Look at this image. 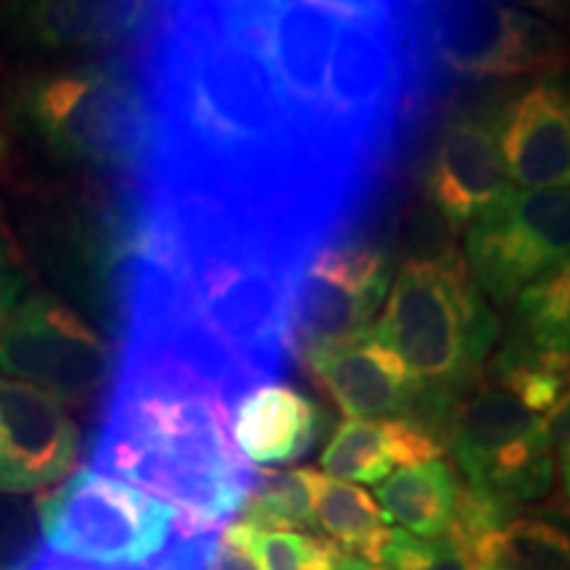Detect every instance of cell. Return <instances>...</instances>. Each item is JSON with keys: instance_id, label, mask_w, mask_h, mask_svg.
Wrapping results in <instances>:
<instances>
[{"instance_id": "cell-34", "label": "cell", "mask_w": 570, "mask_h": 570, "mask_svg": "<svg viewBox=\"0 0 570 570\" xmlns=\"http://www.w3.org/2000/svg\"><path fill=\"white\" fill-rule=\"evenodd\" d=\"M3 154H6V138L0 135V161H3Z\"/></svg>"}, {"instance_id": "cell-31", "label": "cell", "mask_w": 570, "mask_h": 570, "mask_svg": "<svg viewBox=\"0 0 570 570\" xmlns=\"http://www.w3.org/2000/svg\"><path fill=\"white\" fill-rule=\"evenodd\" d=\"M560 481H562V508H566V518H570V446L560 449Z\"/></svg>"}, {"instance_id": "cell-23", "label": "cell", "mask_w": 570, "mask_h": 570, "mask_svg": "<svg viewBox=\"0 0 570 570\" xmlns=\"http://www.w3.org/2000/svg\"><path fill=\"white\" fill-rule=\"evenodd\" d=\"M570 373V262L515 298V341Z\"/></svg>"}, {"instance_id": "cell-32", "label": "cell", "mask_w": 570, "mask_h": 570, "mask_svg": "<svg viewBox=\"0 0 570 570\" xmlns=\"http://www.w3.org/2000/svg\"><path fill=\"white\" fill-rule=\"evenodd\" d=\"M30 570H85V568L82 566H71V562H67V560H59V558H53V554L42 552L40 558L32 562Z\"/></svg>"}, {"instance_id": "cell-4", "label": "cell", "mask_w": 570, "mask_h": 570, "mask_svg": "<svg viewBox=\"0 0 570 570\" xmlns=\"http://www.w3.org/2000/svg\"><path fill=\"white\" fill-rule=\"evenodd\" d=\"M6 109L17 130L61 167L138 183L151 111L138 63L125 56L51 63L13 77Z\"/></svg>"}, {"instance_id": "cell-21", "label": "cell", "mask_w": 570, "mask_h": 570, "mask_svg": "<svg viewBox=\"0 0 570 570\" xmlns=\"http://www.w3.org/2000/svg\"><path fill=\"white\" fill-rule=\"evenodd\" d=\"M475 570H570V518L515 515L475 541Z\"/></svg>"}, {"instance_id": "cell-5", "label": "cell", "mask_w": 570, "mask_h": 570, "mask_svg": "<svg viewBox=\"0 0 570 570\" xmlns=\"http://www.w3.org/2000/svg\"><path fill=\"white\" fill-rule=\"evenodd\" d=\"M373 327L417 381V423L425 428L428 420L444 423L454 399L479 381L499 336L487 296L454 248L404 262Z\"/></svg>"}, {"instance_id": "cell-6", "label": "cell", "mask_w": 570, "mask_h": 570, "mask_svg": "<svg viewBox=\"0 0 570 570\" xmlns=\"http://www.w3.org/2000/svg\"><path fill=\"white\" fill-rule=\"evenodd\" d=\"M35 510L42 552L82 568L138 566L177 537L173 508L90 465L40 494Z\"/></svg>"}, {"instance_id": "cell-18", "label": "cell", "mask_w": 570, "mask_h": 570, "mask_svg": "<svg viewBox=\"0 0 570 570\" xmlns=\"http://www.w3.org/2000/svg\"><path fill=\"white\" fill-rule=\"evenodd\" d=\"M325 415L309 396L285 383H265L233 407V441L256 465H294L315 449Z\"/></svg>"}, {"instance_id": "cell-29", "label": "cell", "mask_w": 570, "mask_h": 570, "mask_svg": "<svg viewBox=\"0 0 570 570\" xmlns=\"http://www.w3.org/2000/svg\"><path fill=\"white\" fill-rule=\"evenodd\" d=\"M217 537H175L159 558L122 568H85V570H206Z\"/></svg>"}, {"instance_id": "cell-8", "label": "cell", "mask_w": 570, "mask_h": 570, "mask_svg": "<svg viewBox=\"0 0 570 570\" xmlns=\"http://www.w3.org/2000/svg\"><path fill=\"white\" fill-rule=\"evenodd\" d=\"M468 491L497 510L518 515L523 504L550 494L554 483V452L544 423L510 391L491 383H473L454 399L444 423Z\"/></svg>"}, {"instance_id": "cell-26", "label": "cell", "mask_w": 570, "mask_h": 570, "mask_svg": "<svg viewBox=\"0 0 570 570\" xmlns=\"http://www.w3.org/2000/svg\"><path fill=\"white\" fill-rule=\"evenodd\" d=\"M262 570H338L336 547L312 533L256 531Z\"/></svg>"}, {"instance_id": "cell-13", "label": "cell", "mask_w": 570, "mask_h": 570, "mask_svg": "<svg viewBox=\"0 0 570 570\" xmlns=\"http://www.w3.org/2000/svg\"><path fill=\"white\" fill-rule=\"evenodd\" d=\"M154 13L148 3H3L0 46L40 67L109 59L138 51Z\"/></svg>"}, {"instance_id": "cell-24", "label": "cell", "mask_w": 570, "mask_h": 570, "mask_svg": "<svg viewBox=\"0 0 570 570\" xmlns=\"http://www.w3.org/2000/svg\"><path fill=\"white\" fill-rule=\"evenodd\" d=\"M325 475L315 468L256 470L252 491L235 518H244L259 531H315L317 491Z\"/></svg>"}, {"instance_id": "cell-15", "label": "cell", "mask_w": 570, "mask_h": 570, "mask_svg": "<svg viewBox=\"0 0 570 570\" xmlns=\"http://www.w3.org/2000/svg\"><path fill=\"white\" fill-rule=\"evenodd\" d=\"M302 356L306 373L354 420H386L410 415L417 420L420 386L399 356L367 325L352 336L309 348Z\"/></svg>"}, {"instance_id": "cell-16", "label": "cell", "mask_w": 570, "mask_h": 570, "mask_svg": "<svg viewBox=\"0 0 570 570\" xmlns=\"http://www.w3.org/2000/svg\"><path fill=\"white\" fill-rule=\"evenodd\" d=\"M510 190L494 127L479 117L441 125L425 169V196L452 230H468Z\"/></svg>"}, {"instance_id": "cell-2", "label": "cell", "mask_w": 570, "mask_h": 570, "mask_svg": "<svg viewBox=\"0 0 570 570\" xmlns=\"http://www.w3.org/2000/svg\"><path fill=\"white\" fill-rule=\"evenodd\" d=\"M315 238L256 214L135 198L117 288L119 354L161 356L238 399L294 360Z\"/></svg>"}, {"instance_id": "cell-19", "label": "cell", "mask_w": 570, "mask_h": 570, "mask_svg": "<svg viewBox=\"0 0 570 570\" xmlns=\"http://www.w3.org/2000/svg\"><path fill=\"white\" fill-rule=\"evenodd\" d=\"M441 452L436 433L417 420H348L327 441L320 465L336 481L381 483L396 470L439 460Z\"/></svg>"}, {"instance_id": "cell-35", "label": "cell", "mask_w": 570, "mask_h": 570, "mask_svg": "<svg viewBox=\"0 0 570 570\" xmlns=\"http://www.w3.org/2000/svg\"><path fill=\"white\" fill-rule=\"evenodd\" d=\"M473 570H475V568H473Z\"/></svg>"}, {"instance_id": "cell-20", "label": "cell", "mask_w": 570, "mask_h": 570, "mask_svg": "<svg viewBox=\"0 0 570 570\" xmlns=\"http://www.w3.org/2000/svg\"><path fill=\"white\" fill-rule=\"evenodd\" d=\"M460 481L444 460L410 465L375 487V499L389 520L423 539H441L452 529Z\"/></svg>"}, {"instance_id": "cell-25", "label": "cell", "mask_w": 570, "mask_h": 570, "mask_svg": "<svg viewBox=\"0 0 570 570\" xmlns=\"http://www.w3.org/2000/svg\"><path fill=\"white\" fill-rule=\"evenodd\" d=\"M386 570H473L468 554L449 537L423 539L404 529H391L381 558Z\"/></svg>"}, {"instance_id": "cell-3", "label": "cell", "mask_w": 570, "mask_h": 570, "mask_svg": "<svg viewBox=\"0 0 570 570\" xmlns=\"http://www.w3.org/2000/svg\"><path fill=\"white\" fill-rule=\"evenodd\" d=\"M230 423L233 402L202 375L161 356L119 354L90 468L173 508L177 537H217L256 473Z\"/></svg>"}, {"instance_id": "cell-28", "label": "cell", "mask_w": 570, "mask_h": 570, "mask_svg": "<svg viewBox=\"0 0 570 570\" xmlns=\"http://www.w3.org/2000/svg\"><path fill=\"white\" fill-rule=\"evenodd\" d=\"M256 525L244 518H233L214 539V550L206 570H262L256 554Z\"/></svg>"}, {"instance_id": "cell-7", "label": "cell", "mask_w": 570, "mask_h": 570, "mask_svg": "<svg viewBox=\"0 0 570 570\" xmlns=\"http://www.w3.org/2000/svg\"><path fill=\"white\" fill-rule=\"evenodd\" d=\"M425 90L433 80H487L552 71L568 59L562 35L533 13L502 3L410 6Z\"/></svg>"}, {"instance_id": "cell-33", "label": "cell", "mask_w": 570, "mask_h": 570, "mask_svg": "<svg viewBox=\"0 0 570 570\" xmlns=\"http://www.w3.org/2000/svg\"><path fill=\"white\" fill-rule=\"evenodd\" d=\"M336 568L338 570H383V568H375L373 562L362 560V558H354V554H346L336 550Z\"/></svg>"}, {"instance_id": "cell-11", "label": "cell", "mask_w": 570, "mask_h": 570, "mask_svg": "<svg viewBox=\"0 0 570 570\" xmlns=\"http://www.w3.org/2000/svg\"><path fill=\"white\" fill-rule=\"evenodd\" d=\"M252 17L262 51L306 146L341 183L367 202L370 194L341 167L327 135L325 69L338 30L341 3H252Z\"/></svg>"}, {"instance_id": "cell-14", "label": "cell", "mask_w": 570, "mask_h": 570, "mask_svg": "<svg viewBox=\"0 0 570 570\" xmlns=\"http://www.w3.org/2000/svg\"><path fill=\"white\" fill-rule=\"evenodd\" d=\"M82 428L69 407L0 377V497L42 494L80 468Z\"/></svg>"}, {"instance_id": "cell-10", "label": "cell", "mask_w": 570, "mask_h": 570, "mask_svg": "<svg viewBox=\"0 0 570 570\" xmlns=\"http://www.w3.org/2000/svg\"><path fill=\"white\" fill-rule=\"evenodd\" d=\"M465 254L483 296L510 304L570 262V188H510L468 227Z\"/></svg>"}, {"instance_id": "cell-30", "label": "cell", "mask_w": 570, "mask_h": 570, "mask_svg": "<svg viewBox=\"0 0 570 570\" xmlns=\"http://www.w3.org/2000/svg\"><path fill=\"white\" fill-rule=\"evenodd\" d=\"M27 291H30V277H27V269L21 265L17 246L11 244V238L0 227V327L11 317L21 298L27 296Z\"/></svg>"}, {"instance_id": "cell-12", "label": "cell", "mask_w": 570, "mask_h": 570, "mask_svg": "<svg viewBox=\"0 0 570 570\" xmlns=\"http://www.w3.org/2000/svg\"><path fill=\"white\" fill-rule=\"evenodd\" d=\"M391 265L381 244L348 230L306 262L294 302L296 354L352 336L389 294Z\"/></svg>"}, {"instance_id": "cell-17", "label": "cell", "mask_w": 570, "mask_h": 570, "mask_svg": "<svg viewBox=\"0 0 570 570\" xmlns=\"http://www.w3.org/2000/svg\"><path fill=\"white\" fill-rule=\"evenodd\" d=\"M497 148L520 190L570 188V88L544 80L497 111Z\"/></svg>"}, {"instance_id": "cell-27", "label": "cell", "mask_w": 570, "mask_h": 570, "mask_svg": "<svg viewBox=\"0 0 570 570\" xmlns=\"http://www.w3.org/2000/svg\"><path fill=\"white\" fill-rule=\"evenodd\" d=\"M40 554L42 537L35 502L0 497V570H30Z\"/></svg>"}, {"instance_id": "cell-1", "label": "cell", "mask_w": 570, "mask_h": 570, "mask_svg": "<svg viewBox=\"0 0 570 570\" xmlns=\"http://www.w3.org/2000/svg\"><path fill=\"white\" fill-rule=\"evenodd\" d=\"M135 63L151 148L132 198L256 214L323 246L354 230L367 202L306 146L252 3L156 6Z\"/></svg>"}, {"instance_id": "cell-22", "label": "cell", "mask_w": 570, "mask_h": 570, "mask_svg": "<svg viewBox=\"0 0 570 570\" xmlns=\"http://www.w3.org/2000/svg\"><path fill=\"white\" fill-rule=\"evenodd\" d=\"M386 523V512H381L365 489L336 479H323L320 483L315 525L327 537V544L336 550L377 562L383 541L391 531Z\"/></svg>"}, {"instance_id": "cell-9", "label": "cell", "mask_w": 570, "mask_h": 570, "mask_svg": "<svg viewBox=\"0 0 570 570\" xmlns=\"http://www.w3.org/2000/svg\"><path fill=\"white\" fill-rule=\"evenodd\" d=\"M111 346L53 291L30 288L0 327V377L82 407L114 377Z\"/></svg>"}]
</instances>
